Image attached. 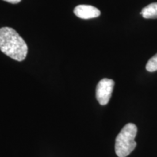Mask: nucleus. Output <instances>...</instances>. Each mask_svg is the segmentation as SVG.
<instances>
[{"label": "nucleus", "instance_id": "20e7f679", "mask_svg": "<svg viewBox=\"0 0 157 157\" xmlns=\"http://www.w3.org/2000/svg\"><path fill=\"white\" fill-rule=\"evenodd\" d=\"M74 14L79 18L90 19L95 18L101 15V11L91 5H80L76 6L74 10Z\"/></svg>", "mask_w": 157, "mask_h": 157}, {"label": "nucleus", "instance_id": "423d86ee", "mask_svg": "<svg viewBox=\"0 0 157 157\" xmlns=\"http://www.w3.org/2000/svg\"><path fill=\"white\" fill-rule=\"evenodd\" d=\"M146 70L149 72H154L157 71V53L150 58L146 64Z\"/></svg>", "mask_w": 157, "mask_h": 157}, {"label": "nucleus", "instance_id": "0eeeda50", "mask_svg": "<svg viewBox=\"0 0 157 157\" xmlns=\"http://www.w3.org/2000/svg\"><path fill=\"white\" fill-rule=\"evenodd\" d=\"M4 1L7 2L11 3V4H17L19 3L21 0H4Z\"/></svg>", "mask_w": 157, "mask_h": 157}, {"label": "nucleus", "instance_id": "7ed1b4c3", "mask_svg": "<svg viewBox=\"0 0 157 157\" xmlns=\"http://www.w3.org/2000/svg\"><path fill=\"white\" fill-rule=\"evenodd\" d=\"M113 87L114 82L110 78H103L98 84L96 87V98L101 105H105L109 103L111 99Z\"/></svg>", "mask_w": 157, "mask_h": 157}, {"label": "nucleus", "instance_id": "f257e3e1", "mask_svg": "<svg viewBox=\"0 0 157 157\" xmlns=\"http://www.w3.org/2000/svg\"><path fill=\"white\" fill-rule=\"evenodd\" d=\"M0 50L13 60L22 61L28 53V46L15 29L3 27L0 29Z\"/></svg>", "mask_w": 157, "mask_h": 157}, {"label": "nucleus", "instance_id": "39448f33", "mask_svg": "<svg viewBox=\"0 0 157 157\" xmlns=\"http://www.w3.org/2000/svg\"><path fill=\"white\" fill-rule=\"evenodd\" d=\"M140 15L146 19L157 18V2L150 4L143 8Z\"/></svg>", "mask_w": 157, "mask_h": 157}, {"label": "nucleus", "instance_id": "f03ea898", "mask_svg": "<svg viewBox=\"0 0 157 157\" xmlns=\"http://www.w3.org/2000/svg\"><path fill=\"white\" fill-rule=\"evenodd\" d=\"M137 132L136 125L129 123L123 127L117 135L115 142V151L119 157H126L132 153L137 143L135 141Z\"/></svg>", "mask_w": 157, "mask_h": 157}]
</instances>
